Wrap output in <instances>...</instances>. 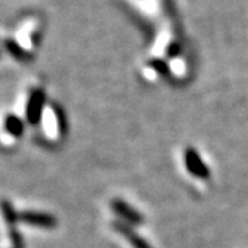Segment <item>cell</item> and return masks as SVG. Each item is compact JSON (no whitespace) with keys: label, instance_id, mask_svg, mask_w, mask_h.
Here are the masks:
<instances>
[{"label":"cell","instance_id":"2","mask_svg":"<svg viewBox=\"0 0 248 248\" xmlns=\"http://www.w3.org/2000/svg\"><path fill=\"white\" fill-rule=\"evenodd\" d=\"M45 93L42 90H36L31 94L28 99L27 105V119L31 124H37L42 113H43V107H45Z\"/></svg>","mask_w":248,"mask_h":248},{"label":"cell","instance_id":"7","mask_svg":"<svg viewBox=\"0 0 248 248\" xmlns=\"http://www.w3.org/2000/svg\"><path fill=\"white\" fill-rule=\"evenodd\" d=\"M54 113H55V117H57V123H58V128H60V131L62 134L66 131V119H65V116L62 113L61 109H58V108H55L54 109Z\"/></svg>","mask_w":248,"mask_h":248},{"label":"cell","instance_id":"4","mask_svg":"<svg viewBox=\"0 0 248 248\" xmlns=\"http://www.w3.org/2000/svg\"><path fill=\"white\" fill-rule=\"evenodd\" d=\"M19 219L25 222L28 225H33L39 228H54L57 225V219L53 215L45 213H33V211H28L18 215Z\"/></svg>","mask_w":248,"mask_h":248},{"label":"cell","instance_id":"5","mask_svg":"<svg viewBox=\"0 0 248 248\" xmlns=\"http://www.w3.org/2000/svg\"><path fill=\"white\" fill-rule=\"evenodd\" d=\"M115 229L119 232L120 234H123L124 237L130 241V244H131L134 248H152V246L146 241V240L142 239L141 236H138V234H137L130 226H127L125 223L116 222Z\"/></svg>","mask_w":248,"mask_h":248},{"label":"cell","instance_id":"3","mask_svg":"<svg viewBox=\"0 0 248 248\" xmlns=\"http://www.w3.org/2000/svg\"><path fill=\"white\" fill-rule=\"evenodd\" d=\"M112 208L116 214H119L123 219L127 222H131L134 225H141L143 223V217L138 213L137 210H134L130 204H127L120 199H115L112 202Z\"/></svg>","mask_w":248,"mask_h":248},{"label":"cell","instance_id":"6","mask_svg":"<svg viewBox=\"0 0 248 248\" xmlns=\"http://www.w3.org/2000/svg\"><path fill=\"white\" fill-rule=\"evenodd\" d=\"M25 125L22 123V120L14 115H9L4 119V131L13 137H21L24 133Z\"/></svg>","mask_w":248,"mask_h":248},{"label":"cell","instance_id":"1","mask_svg":"<svg viewBox=\"0 0 248 248\" xmlns=\"http://www.w3.org/2000/svg\"><path fill=\"white\" fill-rule=\"evenodd\" d=\"M185 164L187 171L193 174L195 177L202 178V179H208L210 178V170L200 159L199 153L193 148H189L185 152Z\"/></svg>","mask_w":248,"mask_h":248},{"label":"cell","instance_id":"8","mask_svg":"<svg viewBox=\"0 0 248 248\" xmlns=\"http://www.w3.org/2000/svg\"><path fill=\"white\" fill-rule=\"evenodd\" d=\"M151 68L152 69H155V71H157L159 73H166L167 72V63L164 61H161V60H153L151 62Z\"/></svg>","mask_w":248,"mask_h":248},{"label":"cell","instance_id":"9","mask_svg":"<svg viewBox=\"0 0 248 248\" xmlns=\"http://www.w3.org/2000/svg\"><path fill=\"white\" fill-rule=\"evenodd\" d=\"M9 50L11 51V54L14 55V57H18V58H24L25 57V54L22 53V50L18 47L17 45H14V43H9Z\"/></svg>","mask_w":248,"mask_h":248}]
</instances>
